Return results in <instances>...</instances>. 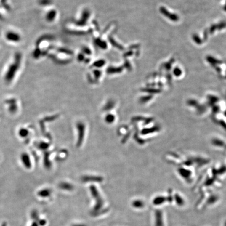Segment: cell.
Masks as SVG:
<instances>
[{"mask_svg": "<svg viewBox=\"0 0 226 226\" xmlns=\"http://www.w3.org/2000/svg\"><path fill=\"white\" fill-rule=\"evenodd\" d=\"M224 11H226V5H225V6H224Z\"/></svg>", "mask_w": 226, "mask_h": 226, "instance_id": "22", "label": "cell"}, {"mask_svg": "<svg viewBox=\"0 0 226 226\" xmlns=\"http://www.w3.org/2000/svg\"><path fill=\"white\" fill-rule=\"evenodd\" d=\"M38 223L39 226H45V225L46 224V222L45 221V220L44 219L39 220Z\"/></svg>", "mask_w": 226, "mask_h": 226, "instance_id": "19", "label": "cell"}, {"mask_svg": "<svg viewBox=\"0 0 226 226\" xmlns=\"http://www.w3.org/2000/svg\"><path fill=\"white\" fill-rule=\"evenodd\" d=\"M90 190H91L92 196L96 200V204L95 205L94 208H93V211H94V213L99 212V211L101 210V208H102V207H103V200L100 196L98 190L95 186H91L90 187Z\"/></svg>", "mask_w": 226, "mask_h": 226, "instance_id": "1", "label": "cell"}, {"mask_svg": "<svg viewBox=\"0 0 226 226\" xmlns=\"http://www.w3.org/2000/svg\"><path fill=\"white\" fill-rule=\"evenodd\" d=\"M207 60L208 61V62L210 63L211 65L215 67L216 65L218 64H221L222 62L219 60H218L217 59L215 58L214 57H213L211 56H207V58H206Z\"/></svg>", "mask_w": 226, "mask_h": 226, "instance_id": "6", "label": "cell"}, {"mask_svg": "<svg viewBox=\"0 0 226 226\" xmlns=\"http://www.w3.org/2000/svg\"><path fill=\"white\" fill-rule=\"evenodd\" d=\"M51 194V191L49 189H44L38 192V195L41 197H47Z\"/></svg>", "mask_w": 226, "mask_h": 226, "instance_id": "10", "label": "cell"}, {"mask_svg": "<svg viewBox=\"0 0 226 226\" xmlns=\"http://www.w3.org/2000/svg\"><path fill=\"white\" fill-rule=\"evenodd\" d=\"M83 182H101L103 181L102 177H84L82 178Z\"/></svg>", "mask_w": 226, "mask_h": 226, "instance_id": "5", "label": "cell"}, {"mask_svg": "<svg viewBox=\"0 0 226 226\" xmlns=\"http://www.w3.org/2000/svg\"><path fill=\"white\" fill-rule=\"evenodd\" d=\"M225 5H226V4H225Z\"/></svg>", "mask_w": 226, "mask_h": 226, "instance_id": "25", "label": "cell"}, {"mask_svg": "<svg viewBox=\"0 0 226 226\" xmlns=\"http://www.w3.org/2000/svg\"><path fill=\"white\" fill-rule=\"evenodd\" d=\"M31 217L33 219L35 222H37L39 220V216L37 211H33L31 213Z\"/></svg>", "mask_w": 226, "mask_h": 226, "instance_id": "12", "label": "cell"}, {"mask_svg": "<svg viewBox=\"0 0 226 226\" xmlns=\"http://www.w3.org/2000/svg\"><path fill=\"white\" fill-rule=\"evenodd\" d=\"M225 226H226V224H225Z\"/></svg>", "mask_w": 226, "mask_h": 226, "instance_id": "24", "label": "cell"}, {"mask_svg": "<svg viewBox=\"0 0 226 226\" xmlns=\"http://www.w3.org/2000/svg\"><path fill=\"white\" fill-rule=\"evenodd\" d=\"M193 39L194 40V41L195 43H196L197 44L200 45V44H202V41H202V40L201 39V38H200L199 36H198L197 35H196V34L193 35Z\"/></svg>", "mask_w": 226, "mask_h": 226, "instance_id": "13", "label": "cell"}, {"mask_svg": "<svg viewBox=\"0 0 226 226\" xmlns=\"http://www.w3.org/2000/svg\"><path fill=\"white\" fill-rule=\"evenodd\" d=\"M173 73L175 76H180L182 73L181 69H179V68H175L174 70H173Z\"/></svg>", "mask_w": 226, "mask_h": 226, "instance_id": "16", "label": "cell"}, {"mask_svg": "<svg viewBox=\"0 0 226 226\" xmlns=\"http://www.w3.org/2000/svg\"><path fill=\"white\" fill-rule=\"evenodd\" d=\"M77 128L78 130V144L81 145L83 141V137L84 136L85 132V126L82 123H79L77 124Z\"/></svg>", "mask_w": 226, "mask_h": 226, "instance_id": "2", "label": "cell"}, {"mask_svg": "<svg viewBox=\"0 0 226 226\" xmlns=\"http://www.w3.org/2000/svg\"><path fill=\"white\" fill-rule=\"evenodd\" d=\"M72 226H86L85 225H83V224H76V225H73Z\"/></svg>", "mask_w": 226, "mask_h": 226, "instance_id": "21", "label": "cell"}, {"mask_svg": "<svg viewBox=\"0 0 226 226\" xmlns=\"http://www.w3.org/2000/svg\"><path fill=\"white\" fill-rule=\"evenodd\" d=\"M161 13L164 14V15L166 16V17L169 18L171 20H173L174 22H177L179 20V17L175 14L171 13L170 12L168 11L165 7H162L160 9Z\"/></svg>", "mask_w": 226, "mask_h": 226, "instance_id": "3", "label": "cell"}, {"mask_svg": "<svg viewBox=\"0 0 226 226\" xmlns=\"http://www.w3.org/2000/svg\"><path fill=\"white\" fill-rule=\"evenodd\" d=\"M115 119V116L112 114H108L106 117L105 120L108 123H112L114 122Z\"/></svg>", "mask_w": 226, "mask_h": 226, "instance_id": "14", "label": "cell"}, {"mask_svg": "<svg viewBox=\"0 0 226 226\" xmlns=\"http://www.w3.org/2000/svg\"><path fill=\"white\" fill-rule=\"evenodd\" d=\"M22 159L23 162L24 163L25 166H26L27 168H29V167L31 166V162L28 155L27 154L23 155L22 156Z\"/></svg>", "mask_w": 226, "mask_h": 226, "instance_id": "9", "label": "cell"}, {"mask_svg": "<svg viewBox=\"0 0 226 226\" xmlns=\"http://www.w3.org/2000/svg\"><path fill=\"white\" fill-rule=\"evenodd\" d=\"M59 187L61 189L66 190H71L73 188V186L72 185L68 183H62L59 185Z\"/></svg>", "mask_w": 226, "mask_h": 226, "instance_id": "8", "label": "cell"}, {"mask_svg": "<svg viewBox=\"0 0 226 226\" xmlns=\"http://www.w3.org/2000/svg\"><path fill=\"white\" fill-rule=\"evenodd\" d=\"M166 201V199L165 197L163 196H158L153 199V203L155 205H160L164 203Z\"/></svg>", "mask_w": 226, "mask_h": 226, "instance_id": "7", "label": "cell"}, {"mask_svg": "<svg viewBox=\"0 0 226 226\" xmlns=\"http://www.w3.org/2000/svg\"><path fill=\"white\" fill-rule=\"evenodd\" d=\"M19 134H20V136H27V134H28V131L26 129H22L20 131Z\"/></svg>", "mask_w": 226, "mask_h": 226, "instance_id": "17", "label": "cell"}, {"mask_svg": "<svg viewBox=\"0 0 226 226\" xmlns=\"http://www.w3.org/2000/svg\"><path fill=\"white\" fill-rule=\"evenodd\" d=\"M156 226H164L163 215L160 210H157L155 212Z\"/></svg>", "mask_w": 226, "mask_h": 226, "instance_id": "4", "label": "cell"}, {"mask_svg": "<svg viewBox=\"0 0 226 226\" xmlns=\"http://www.w3.org/2000/svg\"><path fill=\"white\" fill-rule=\"evenodd\" d=\"M217 26V30H221V29H224L226 27V22H222L216 24Z\"/></svg>", "mask_w": 226, "mask_h": 226, "instance_id": "15", "label": "cell"}, {"mask_svg": "<svg viewBox=\"0 0 226 226\" xmlns=\"http://www.w3.org/2000/svg\"><path fill=\"white\" fill-rule=\"evenodd\" d=\"M2 226H7V224H6V223H3V224H2Z\"/></svg>", "mask_w": 226, "mask_h": 226, "instance_id": "23", "label": "cell"}, {"mask_svg": "<svg viewBox=\"0 0 226 226\" xmlns=\"http://www.w3.org/2000/svg\"><path fill=\"white\" fill-rule=\"evenodd\" d=\"M132 205L135 208H141L144 207L145 204L141 200H136L132 202Z\"/></svg>", "mask_w": 226, "mask_h": 226, "instance_id": "11", "label": "cell"}, {"mask_svg": "<svg viewBox=\"0 0 226 226\" xmlns=\"http://www.w3.org/2000/svg\"><path fill=\"white\" fill-rule=\"evenodd\" d=\"M216 30H217V26H216V24L212 25L211 26V27H210V28H209V33H210V34H213V33H214V32H215Z\"/></svg>", "mask_w": 226, "mask_h": 226, "instance_id": "18", "label": "cell"}, {"mask_svg": "<svg viewBox=\"0 0 226 226\" xmlns=\"http://www.w3.org/2000/svg\"><path fill=\"white\" fill-rule=\"evenodd\" d=\"M30 226H39V225H38V222L34 221Z\"/></svg>", "mask_w": 226, "mask_h": 226, "instance_id": "20", "label": "cell"}]
</instances>
